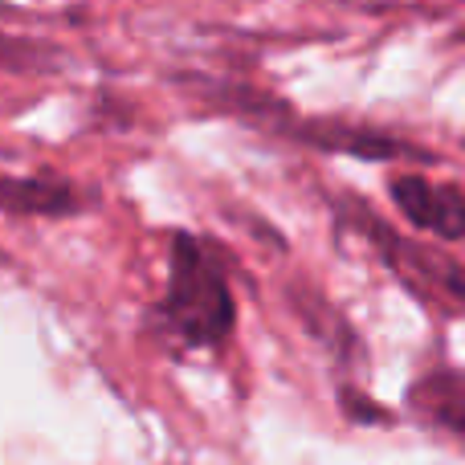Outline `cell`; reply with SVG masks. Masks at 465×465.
<instances>
[{
    "label": "cell",
    "instance_id": "obj_1",
    "mask_svg": "<svg viewBox=\"0 0 465 465\" xmlns=\"http://www.w3.org/2000/svg\"><path fill=\"white\" fill-rule=\"evenodd\" d=\"M163 319H168V331H176L188 343H221L237 319L221 265L204 253V245L188 237H176V249H172Z\"/></svg>",
    "mask_w": 465,
    "mask_h": 465
},
{
    "label": "cell",
    "instance_id": "obj_2",
    "mask_svg": "<svg viewBox=\"0 0 465 465\" xmlns=\"http://www.w3.org/2000/svg\"><path fill=\"white\" fill-rule=\"evenodd\" d=\"M396 204L404 209V217L420 229H433L441 237H465V193L450 184H433L420 176H401L392 184Z\"/></svg>",
    "mask_w": 465,
    "mask_h": 465
},
{
    "label": "cell",
    "instance_id": "obj_3",
    "mask_svg": "<svg viewBox=\"0 0 465 465\" xmlns=\"http://www.w3.org/2000/svg\"><path fill=\"white\" fill-rule=\"evenodd\" d=\"M412 404L437 425L465 433V371H433L412 388Z\"/></svg>",
    "mask_w": 465,
    "mask_h": 465
},
{
    "label": "cell",
    "instance_id": "obj_4",
    "mask_svg": "<svg viewBox=\"0 0 465 465\" xmlns=\"http://www.w3.org/2000/svg\"><path fill=\"white\" fill-rule=\"evenodd\" d=\"M0 209L8 213H65L74 209V188L54 180H0Z\"/></svg>",
    "mask_w": 465,
    "mask_h": 465
},
{
    "label": "cell",
    "instance_id": "obj_5",
    "mask_svg": "<svg viewBox=\"0 0 465 465\" xmlns=\"http://www.w3.org/2000/svg\"><path fill=\"white\" fill-rule=\"evenodd\" d=\"M8 49H25V45H13V41L0 37V57H8Z\"/></svg>",
    "mask_w": 465,
    "mask_h": 465
}]
</instances>
